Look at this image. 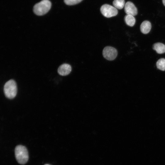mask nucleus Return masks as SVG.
I'll return each mask as SVG.
<instances>
[{
  "label": "nucleus",
  "mask_w": 165,
  "mask_h": 165,
  "mask_svg": "<svg viewBox=\"0 0 165 165\" xmlns=\"http://www.w3.org/2000/svg\"><path fill=\"white\" fill-rule=\"evenodd\" d=\"M100 10L102 14L107 18L115 16L118 13L117 9L115 7L106 4L103 5L101 6Z\"/></svg>",
  "instance_id": "obj_4"
},
{
  "label": "nucleus",
  "mask_w": 165,
  "mask_h": 165,
  "mask_svg": "<svg viewBox=\"0 0 165 165\" xmlns=\"http://www.w3.org/2000/svg\"><path fill=\"white\" fill-rule=\"evenodd\" d=\"M151 28V23L148 20L143 21L140 25V30L144 34H147L150 31Z\"/></svg>",
  "instance_id": "obj_8"
},
{
  "label": "nucleus",
  "mask_w": 165,
  "mask_h": 165,
  "mask_svg": "<svg viewBox=\"0 0 165 165\" xmlns=\"http://www.w3.org/2000/svg\"><path fill=\"white\" fill-rule=\"evenodd\" d=\"M124 10L127 15L135 16L138 13V10L134 4L131 2H127L124 6Z\"/></svg>",
  "instance_id": "obj_6"
},
{
  "label": "nucleus",
  "mask_w": 165,
  "mask_h": 165,
  "mask_svg": "<svg viewBox=\"0 0 165 165\" xmlns=\"http://www.w3.org/2000/svg\"><path fill=\"white\" fill-rule=\"evenodd\" d=\"M125 21L128 26L132 27L135 24L136 20L134 16L130 15H127L124 17Z\"/></svg>",
  "instance_id": "obj_10"
},
{
  "label": "nucleus",
  "mask_w": 165,
  "mask_h": 165,
  "mask_svg": "<svg viewBox=\"0 0 165 165\" xmlns=\"http://www.w3.org/2000/svg\"><path fill=\"white\" fill-rule=\"evenodd\" d=\"M82 0H64V3L68 5H73L81 2Z\"/></svg>",
  "instance_id": "obj_13"
},
{
  "label": "nucleus",
  "mask_w": 165,
  "mask_h": 165,
  "mask_svg": "<svg viewBox=\"0 0 165 165\" xmlns=\"http://www.w3.org/2000/svg\"><path fill=\"white\" fill-rule=\"evenodd\" d=\"M103 57L109 61L114 60L117 55V51L114 48L111 46H106L103 49L102 52Z\"/></svg>",
  "instance_id": "obj_5"
},
{
  "label": "nucleus",
  "mask_w": 165,
  "mask_h": 165,
  "mask_svg": "<svg viewBox=\"0 0 165 165\" xmlns=\"http://www.w3.org/2000/svg\"><path fill=\"white\" fill-rule=\"evenodd\" d=\"M15 155L17 161L20 164H25L28 160V151L26 148L23 145H20L16 147Z\"/></svg>",
  "instance_id": "obj_1"
},
{
  "label": "nucleus",
  "mask_w": 165,
  "mask_h": 165,
  "mask_svg": "<svg viewBox=\"0 0 165 165\" xmlns=\"http://www.w3.org/2000/svg\"><path fill=\"white\" fill-rule=\"evenodd\" d=\"M44 165H50L48 164H45Z\"/></svg>",
  "instance_id": "obj_15"
},
{
  "label": "nucleus",
  "mask_w": 165,
  "mask_h": 165,
  "mask_svg": "<svg viewBox=\"0 0 165 165\" xmlns=\"http://www.w3.org/2000/svg\"><path fill=\"white\" fill-rule=\"evenodd\" d=\"M113 4L114 7L117 9H122L124 6L125 4L124 0H114Z\"/></svg>",
  "instance_id": "obj_11"
},
{
  "label": "nucleus",
  "mask_w": 165,
  "mask_h": 165,
  "mask_svg": "<svg viewBox=\"0 0 165 165\" xmlns=\"http://www.w3.org/2000/svg\"><path fill=\"white\" fill-rule=\"evenodd\" d=\"M51 6V3L49 0H42L35 5L33 7V12L38 16H42L49 11Z\"/></svg>",
  "instance_id": "obj_2"
},
{
  "label": "nucleus",
  "mask_w": 165,
  "mask_h": 165,
  "mask_svg": "<svg viewBox=\"0 0 165 165\" xmlns=\"http://www.w3.org/2000/svg\"><path fill=\"white\" fill-rule=\"evenodd\" d=\"M153 49L158 54H162L165 53V45L160 42L154 43L152 46Z\"/></svg>",
  "instance_id": "obj_9"
},
{
  "label": "nucleus",
  "mask_w": 165,
  "mask_h": 165,
  "mask_svg": "<svg viewBox=\"0 0 165 165\" xmlns=\"http://www.w3.org/2000/svg\"><path fill=\"white\" fill-rule=\"evenodd\" d=\"M72 67L70 65L64 64L60 65L57 70L58 73L62 76H66L71 72Z\"/></svg>",
  "instance_id": "obj_7"
},
{
  "label": "nucleus",
  "mask_w": 165,
  "mask_h": 165,
  "mask_svg": "<svg viewBox=\"0 0 165 165\" xmlns=\"http://www.w3.org/2000/svg\"><path fill=\"white\" fill-rule=\"evenodd\" d=\"M162 2L163 5L165 6V0H162Z\"/></svg>",
  "instance_id": "obj_14"
},
{
  "label": "nucleus",
  "mask_w": 165,
  "mask_h": 165,
  "mask_svg": "<svg viewBox=\"0 0 165 165\" xmlns=\"http://www.w3.org/2000/svg\"><path fill=\"white\" fill-rule=\"evenodd\" d=\"M4 92L5 96L8 99H12L16 97L17 93V86L15 80L10 79L5 83Z\"/></svg>",
  "instance_id": "obj_3"
},
{
  "label": "nucleus",
  "mask_w": 165,
  "mask_h": 165,
  "mask_svg": "<svg viewBox=\"0 0 165 165\" xmlns=\"http://www.w3.org/2000/svg\"><path fill=\"white\" fill-rule=\"evenodd\" d=\"M156 66L159 69L165 71V59L162 58L158 60L156 62Z\"/></svg>",
  "instance_id": "obj_12"
}]
</instances>
